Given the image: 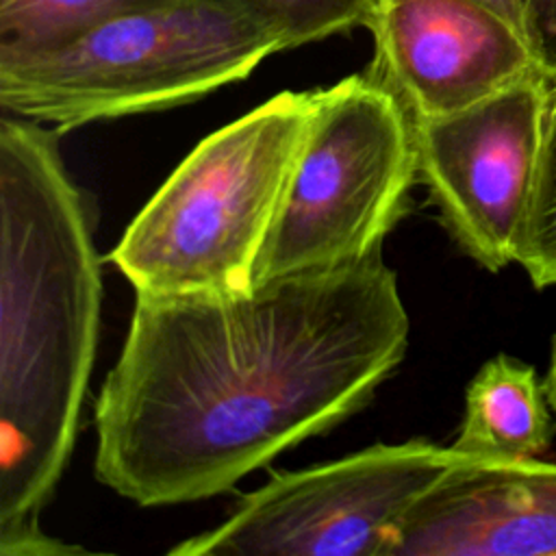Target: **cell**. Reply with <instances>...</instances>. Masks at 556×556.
I'll return each mask as SVG.
<instances>
[{"mask_svg":"<svg viewBox=\"0 0 556 556\" xmlns=\"http://www.w3.org/2000/svg\"><path fill=\"white\" fill-rule=\"evenodd\" d=\"M406 348L382 250L248 291L137 293L93 406L96 478L139 506L230 491L358 413Z\"/></svg>","mask_w":556,"mask_h":556,"instance_id":"obj_1","label":"cell"},{"mask_svg":"<svg viewBox=\"0 0 556 556\" xmlns=\"http://www.w3.org/2000/svg\"><path fill=\"white\" fill-rule=\"evenodd\" d=\"M56 135L0 119L2 556L43 534L39 515L72 456L100 332V256Z\"/></svg>","mask_w":556,"mask_h":556,"instance_id":"obj_2","label":"cell"},{"mask_svg":"<svg viewBox=\"0 0 556 556\" xmlns=\"http://www.w3.org/2000/svg\"><path fill=\"white\" fill-rule=\"evenodd\" d=\"M282 50L285 28L250 0H176L54 48L0 52V106L67 132L195 102Z\"/></svg>","mask_w":556,"mask_h":556,"instance_id":"obj_3","label":"cell"},{"mask_svg":"<svg viewBox=\"0 0 556 556\" xmlns=\"http://www.w3.org/2000/svg\"><path fill=\"white\" fill-rule=\"evenodd\" d=\"M311 113L313 91H280L206 135L182 159L109 254L135 293L254 287Z\"/></svg>","mask_w":556,"mask_h":556,"instance_id":"obj_4","label":"cell"},{"mask_svg":"<svg viewBox=\"0 0 556 556\" xmlns=\"http://www.w3.org/2000/svg\"><path fill=\"white\" fill-rule=\"evenodd\" d=\"M417 176L413 115L367 72L313 89L308 132L254 285L382 250Z\"/></svg>","mask_w":556,"mask_h":556,"instance_id":"obj_5","label":"cell"},{"mask_svg":"<svg viewBox=\"0 0 556 556\" xmlns=\"http://www.w3.org/2000/svg\"><path fill=\"white\" fill-rule=\"evenodd\" d=\"M424 439L376 443L350 456L276 471L215 528L174 556H389L410 506L463 458Z\"/></svg>","mask_w":556,"mask_h":556,"instance_id":"obj_6","label":"cell"},{"mask_svg":"<svg viewBox=\"0 0 556 556\" xmlns=\"http://www.w3.org/2000/svg\"><path fill=\"white\" fill-rule=\"evenodd\" d=\"M552 85L536 72L467 109L413 115L419 182L454 243L493 274L517 263Z\"/></svg>","mask_w":556,"mask_h":556,"instance_id":"obj_7","label":"cell"},{"mask_svg":"<svg viewBox=\"0 0 556 556\" xmlns=\"http://www.w3.org/2000/svg\"><path fill=\"white\" fill-rule=\"evenodd\" d=\"M365 70L415 117L467 109L536 72L526 39L480 0H376Z\"/></svg>","mask_w":556,"mask_h":556,"instance_id":"obj_8","label":"cell"},{"mask_svg":"<svg viewBox=\"0 0 556 556\" xmlns=\"http://www.w3.org/2000/svg\"><path fill=\"white\" fill-rule=\"evenodd\" d=\"M389 556H556V463H454L406 513Z\"/></svg>","mask_w":556,"mask_h":556,"instance_id":"obj_9","label":"cell"},{"mask_svg":"<svg viewBox=\"0 0 556 556\" xmlns=\"http://www.w3.org/2000/svg\"><path fill=\"white\" fill-rule=\"evenodd\" d=\"M547 404L536 369L497 354L467 384L465 413L452 447L476 460L536 458L552 441Z\"/></svg>","mask_w":556,"mask_h":556,"instance_id":"obj_10","label":"cell"},{"mask_svg":"<svg viewBox=\"0 0 556 556\" xmlns=\"http://www.w3.org/2000/svg\"><path fill=\"white\" fill-rule=\"evenodd\" d=\"M176 0H0V52L65 43L104 22Z\"/></svg>","mask_w":556,"mask_h":556,"instance_id":"obj_11","label":"cell"},{"mask_svg":"<svg viewBox=\"0 0 556 556\" xmlns=\"http://www.w3.org/2000/svg\"><path fill=\"white\" fill-rule=\"evenodd\" d=\"M517 265L523 267L536 289L556 287V83L549 93L536 180L519 239Z\"/></svg>","mask_w":556,"mask_h":556,"instance_id":"obj_12","label":"cell"},{"mask_svg":"<svg viewBox=\"0 0 556 556\" xmlns=\"http://www.w3.org/2000/svg\"><path fill=\"white\" fill-rule=\"evenodd\" d=\"M287 33L289 50L365 26L376 0H250Z\"/></svg>","mask_w":556,"mask_h":556,"instance_id":"obj_13","label":"cell"},{"mask_svg":"<svg viewBox=\"0 0 556 556\" xmlns=\"http://www.w3.org/2000/svg\"><path fill=\"white\" fill-rule=\"evenodd\" d=\"M526 39L541 72L556 83V0H480Z\"/></svg>","mask_w":556,"mask_h":556,"instance_id":"obj_14","label":"cell"},{"mask_svg":"<svg viewBox=\"0 0 556 556\" xmlns=\"http://www.w3.org/2000/svg\"><path fill=\"white\" fill-rule=\"evenodd\" d=\"M545 395H547V402H549V408L556 417V337H554V343H552V354H549V367H547V376H545Z\"/></svg>","mask_w":556,"mask_h":556,"instance_id":"obj_15","label":"cell"}]
</instances>
